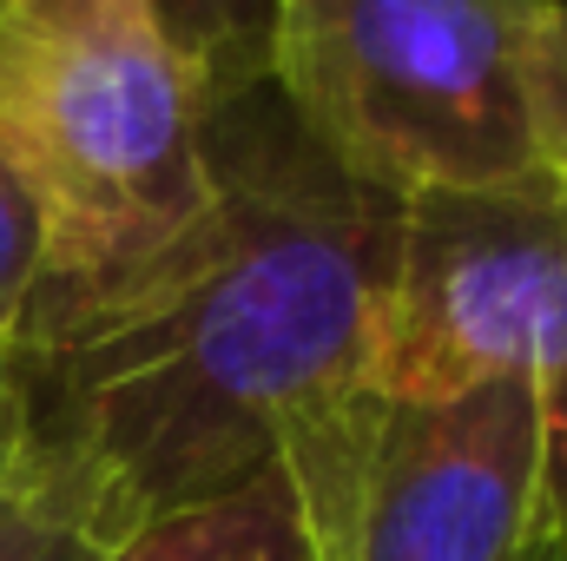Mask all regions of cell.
Listing matches in <instances>:
<instances>
[{"mask_svg":"<svg viewBox=\"0 0 567 561\" xmlns=\"http://www.w3.org/2000/svg\"><path fill=\"white\" fill-rule=\"evenodd\" d=\"M106 561H317V549H310V522H303L290 469L271 462L225 502L140 529Z\"/></svg>","mask_w":567,"mask_h":561,"instance_id":"cell-6","label":"cell"},{"mask_svg":"<svg viewBox=\"0 0 567 561\" xmlns=\"http://www.w3.org/2000/svg\"><path fill=\"white\" fill-rule=\"evenodd\" d=\"M172 40L185 47L205 100H231L258 80H271V20L278 0H158Z\"/></svg>","mask_w":567,"mask_h":561,"instance_id":"cell-7","label":"cell"},{"mask_svg":"<svg viewBox=\"0 0 567 561\" xmlns=\"http://www.w3.org/2000/svg\"><path fill=\"white\" fill-rule=\"evenodd\" d=\"M317 561H567L542 410L522 377L455 397L343 390L290 429Z\"/></svg>","mask_w":567,"mask_h":561,"instance_id":"cell-4","label":"cell"},{"mask_svg":"<svg viewBox=\"0 0 567 561\" xmlns=\"http://www.w3.org/2000/svg\"><path fill=\"white\" fill-rule=\"evenodd\" d=\"M20 436H27L20 390H13V370H7V357H0V489L20 476Z\"/></svg>","mask_w":567,"mask_h":561,"instance_id":"cell-11","label":"cell"},{"mask_svg":"<svg viewBox=\"0 0 567 561\" xmlns=\"http://www.w3.org/2000/svg\"><path fill=\"white\" fill-rule=\"evenodd\" d=\"M205 86L158 0H0V165L47 225V278L113 272L205 192Z\"/></svg>","mask_w":567,"mask_h":561,"instance_id":"cell-2","label":"cell"},{"mask_svg":"<svg viewBox=\"0 0 567 561\" xmlns=\"http://www.w3.org/2000/svg\"><path fill=\"white\" fill-rule=\"evenodd\" d=\"M40 278H47V225L27 198V185L0 165V357H7Z\"/></svg>","mask_w":567,"mask_h":561,"instance_id":"cell-9","label":"cell"},{"mask_svg":"<svg viewBox=\"0 0 567 561\" xmlns=\"http://www.w3.org/2000/svg\"><path fill=\"white\" fill-rule=\"evenodd\" d=\"M522 377L542 410L548 496L567 529V192H429L403 205L370 384L455 397Z\"/></svg>","mask_w":567,"mask_h":561,"instance_id":"cell-5","label":"cell"},{"mask_svg":"<svg viewBox=\"0 0 567 561\" xmlns=\"http://www.w3.org/2000/svg\"><path fill=\"white\" fill-rule=\"evenodd\" d=\"M528 133L542 172L567 192V0H548L528 47Z\"/></svg>","mask_w":567,"mask_h":561,"instance_id":"cell-8","label":"cell"},{"mask_svg":"<svg viewBox=\"0 0 567 561\" xmlns=\"http://www.w3.org/2000/svg\"><path fill=\"white\" fill-rule=\"evenodd\" d=\"M548 0H278L271 86L350 178L429 192L548 185L528 47Z\"/></svg>","mask_w":567,"mask_h":561,"instance_id":"cell-3","label":"cell"},{"mask_svg":"<svg viewBox=\"0 0 567 561\" xmlns=\"http://www.w3.org/2000/svg\"><path fill=\"white\" fill-rule=\"evenodd\" d=\"M205 205L113 272L40 284L7 370L20 489L100 555L212 509L370 384L403 198L350 178L271 80L205 113Z\"/></svg>","mask_w":567,"mask_h":561,"instance_id":"cell-1","label":"cell"},{"mask_svg":"<svg viewBox=\"0 0 567 561\" xmlns=\"http://www.w3.org/2000/svg\"><path fill=\"white\" fill-rule=\"evenodd\" d=\"M0 561H106L66 516L33 502L20 482L0 489Z\"/></svg>","mask_w":567,"mask_h":561,"instance_id":"cell-10","label":"cell"}]
</instances>
